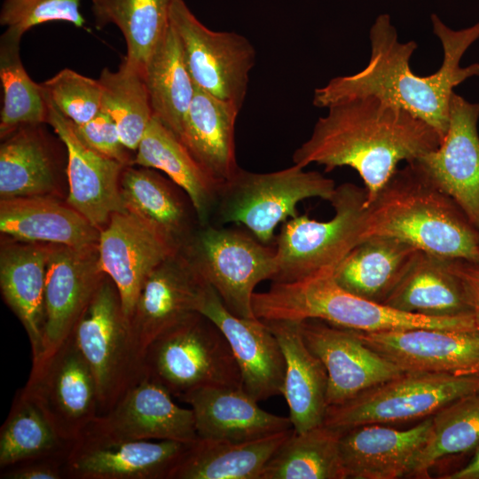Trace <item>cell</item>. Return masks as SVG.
Instances as JSON below:
<instances>
[{"label":"cell","mask_w":479,"mask_h":479,"mask_svg":"<svg viewBox=\"0 0 479 479\" xmlns=\"http://www.w3.org/2000/svg\"><path fill=\"white\" fill-rule=\"evenodd\" d=\"M180 252L229 311L240 318H255V288L276 275L275 247L262 243L247 230L206 224L197 228Z\"/></svg>","instance_id":"9c48e42d"},{"label":"cell","mask_w":479,"mask_h":479,"mask_svg":"<svg viewBox=\"0 0 479 479\" xmlns=\"http://www.w3.org/2000/svg\"><path fill=\"white\" fill-rule=\"evenodd\" d=\"M44 95L48 105L47 124L52 127L67 149L68 205L100 231L113 214L127 212L120 186L122 173L127 166L82 142L71 121Z\"/></svg>","instance_id":"2e32d148"},{"label":"cell","mask_w":479,"mask_h":479,"mask_svg":"<svg viewBox=\"0 0 479 479\" xmlns=\"http://www.w3.org/2000/svg\"><path fill=\"white\" fill-rule=\"evenodd\" d=\"M101 271L116 286L129 318L150 273L178 252L159 232L129 213H114L100 230L98 243Z\"/></svg>","instance_id":"d6986e66"},{"label":"cell","mask_w":479,"mask_h":479,"mask_svg":"<svg viewBox=\"0 0 479 479\" xmlns=\"http://www.w3.org/2000/svg\"><path fill=\"white\" fill-rule=\"evenodd\" d=\"M342 432L325 424L302 433L294 430L261 479H346L340 456Z\"/></svg>","instance_id":"74e56055"},{"label":"cell","mask_w":479,"mask_h":479,"mask_svg":"<svg viewBox=\"0 0 479 479\" xmlns=\"http://www.w3.org/2000/svg\"><path fill=\"white\" fill-rule=\"evenodd\" d=\"M71 445L39 403L20 389L0 430V469L30 459L67 455Z\"/></svg>","instance_id":"8d00e7d4"},{"label":"cell","mask_w":479,"mask_h":479,"mask_svg":"<svg viewBox=\"0 0 479 479\" xmlns=\"http://www.w3.org/2000/svg\"><path fill=\"white\" fill-rule=\"evenodd\" d=\"M120 186L127 212L159 232L178 251L200 225L190 199L153 169L125 167Z\"/></svg>","instance_id":"83f0119b"},{"label":"cell","mask_w":479,"mask_h":479,"mask_svg":"<svg viewBox=\"0 0 479 479\" xmlns=\"http://www.w3.org/2000/svg\"><path fill=\"white\" fill-rule=\"evenodd\" d=\"M276 336L285 362L282 388L289 408V419L296 433L324 422L326 404L327 372L320 359L308 348L300 321H265Z\"/></svg>","instance_id":"484cf974"},{"label":"cell","mask_w":479,"mask_h":479,"mask_svg":"<svg viewBox=\"0 0 479 479\" xmlns=\"http://www.w3.org/2000/svg\"><path fill=\"white\" fill-rule=\"evenodd\" d=\"M434 35L441 42L444 58L434 74L420 76L410 67L418 45L401 43L389 14L379 15L369 31L371 56L359 72L336 76L314 90L312 103L327 108L343 100L373 96L398 106L433 127L443 139L449 125L454 88L479 76V64L461 67L467 50L479 38V22L459 30L431 15Z\"/></svg>","instance_id":"6da1fadb"},{"label":"cell","mask_w":479,"mask_h":479,"mask_svg":"<svg viewBox=\"0 0 479 479\" xmlns=\"http://www.w3.org/2000/svg\"><path fill=\"white\" fill-rule=\"evenodd\" d=\"M432 416L406 429L366 424L344 430L340 456L345 478L397 479L409 476L430 433Z\"/></svg>","instance_id":"603a6c76"},{"label":"cell","mask_w":479,"mask_h":479,"mask_svg":"<svg viewBox=\"0 0 479 479\" xmlns=\"http://www.w3.org/2000/svg\"><path fill=\"white\" fill-rule=\"evenodd\" d=\"M356 333L366 345L404 372L479 376V328Z\"/></svg>","instance_id":"44dd1931"},{"label":"cell","mask_w":479,"mask_h":479,"mask_svg":"<svg viewBox=\"0 0 479 479\" xmlns=\"http://www.w3.org/2000/svg\"><path fill=\"white\" fill-rule=\"evenodd\" d=\"M333 273L334 270H326L296 281L272 282L267 291L255 292L252 308L255 318L263 321L315 318L364 333L479 328L473 314L427 317L360 297L338 285Z\"/></svg>","instance_id":"277c9868"},{"label":"cell","mask_w":479,"mask_h":479,"mask_svg":"<svg viewBox=\"0 0 479 479\" xmlns=\"http://www.w3.org/2000/svg\"><path fill=\"white\" fill-rule=\"evenodd\" d=\"M418 251L392 237L370 236L339 263L333 275L345 290L383 303Z\"/></svg>","instance_id":"d6a6232c"},{"label":"cell","mask_w":479,"mask_h":479,"mask_svg":"<svg viewBox=\"0 0 479 479\" xmlns=\"http://www.w3.org/2000/svg\"><path fill=\"white\" fill-rule=\"evenodd\" d=\"M71 122L77 136L88 146L125 166L133 165V151L123 145L115 122L106 113L100 110L83 124Z\"/></svg>","instance_id":"ee69618b"},{"label":"cell","mask_w":479,"mask_h":479,"mask_svg":"<svg viewBox=\"0 0 479 479\" xmlns=\"http://www.w3.org/2000/svg\"><path fill=\"white\" fill-rule=\"evenodd\" d=\"M135 153L133 165L164 172L186 193L200 224L213 223L223 182L196 160L175 133L153 117Z\"/></svg>","instance_id":"4316f807"},{"label":"cell","mask_w":479,"mask_h":479,"mask_svg":"<svg viewBox=\"0 0 479 479\" xmlns=\"http://www.w3.org/2000/svg\"><path fill=\"white\" fill-rule=\"evenodd\" d=\"M388 236L429 254L479 263V230L412 161L366 204L365 239Z\"/></svg>","instance_id":"3957f363"},{"label":"cell","mask_w":479,"mask_h":479,"mask_svg":"<svg viewBox=\"0 0 479 479\" xmlns=\"http://www.w3.org/2000/svg\"><path fill=\"white\" fill-rule=\"evenodd\" d=\"M300 329L306 345L327 372V407L342 404L404 372L366 345L354 330L315 318L300 321Z\"/></svg>","instance_id":"5bb4252c"},{"label":"cell","mask_w":479,"mask_h":479,"mask_svg":"<svg viewBox=\"0 0 479 479\" xmlns=\"http://www.w3.org/2000/svg\"><path fill=\"white\" fill-rule=\"evenodd\" d=\"M335 188L333 179L297 164L268 173L239 168L223 183L211 224L241 225L270 245L276 238V228L299 215L296 207L301 200L320 198L330 201Z\"/></svg>","instance_id":"8992f818"},{"label":"cell","mask_w":479,"mask_h":479,"mask_svg":"<svg viewBox=\"0 0 479 479\" xmlns=\"http://www.w3.org/2000/svg\"><path fill=\"white\" fill-rule=\"evenodd\" d=\"M382 304L433 318L473 314L452 258L420 250Z\"/></svg>","instance_id":"f1b7e54d"},{"label":"cell","mask_w":479,"mask_h":479,"mask_svg":"<svg viewBox=\"0 0 479 479\" xmlns=\"http://www.w3.org/2000/svg\"><path fill=\"white\" fill-rule=\"evenodd\" d=\"M479 103L453 93L439 146L412 162L452 197L479 230Z\"/></svg>","instance_id":"9a60e30c"},{"label":"cell","mask_w":479,"mask_h":479,"mask_svg":"<svg viewBox=\"0 0 479 479\" xmlns=\"http://www.w3.org/2000/svg\"><path fill=\"white\" fill-rule=\"evenodd\" d=\"M170 24L196 87L241 108L255 62V50L248 39L208 28L184 0H175Z\"/></svg>","instance_id":"8fae6325"},{"label":"cell","mask_w":479,"mask_h":479,"mask_svg":"<svg viewBox=\"0 0 479 479\" xmlns=\"http://www.w3.org/2000/svg\"><path fill=\"white\" fill-rule=\"evenodd\" d=\"M172 397L145 375L91 425L123 438L192 443L198 438L193 412L177 405Z\"/></svg>","instance_id":"7402d4cb"},{"label":"cell","mask_w":479,"mask_h":479,"mask_svg":"<svg viewBox=\"0 0 479 479\" xmlns=\"http://www.w3.org/2000/svg\"><path fill=\"white\" fill-rule=\"evenodd\" d=\"M23 389L72 444L99 416L96 382L73 332L56 349L32 363Z\"/></svg>","instance_id":"7c38bea8"},{"label":"cell","mask_w":479,"mask_h":479,"mask_svg":"<svg viewBox=\"0 0 479 479\" xmlns=\"http://www.w3.org/2000/svg\"><path fill=\"white\" fill-rule=\"evenodd\" d=\"M144 373L182 399L206 387L241 388V375L219 327L196 312L158 336L145 349Z\"/></svg>","instance_id":"5b68a950"},{"label":"cell","mask_w":479,"mask_h":479,"mask_svg":"<svg viewBox=\"0 0 479 479\" xmlns=\"http://www.w3.org/2000/svg\"><path fill=\"white\" fill-rule=\"evenodd\" d=\"M67 455L27 459L1 469V479H65Z\"/></svg>","instance_id":"f6af8a7d"},{"label":"cell","mask_w":479,"mask_h":479,"mask_svg":"<svg viewBox=\"0 0 479 479\" xmlns=\"http://www.w3.org/2000/svg\"><path fill=\"white\" fill-rule=\"evenodd\" d=\"M73 335L93 374L99 415L105 414L145 376L143 357L108 276L102 279Z\"/></svg>","instance_id":"ba28073f"},{"label":"cell","mask_w":479,"mask_h":479,"mask_svg":"<svg viewBox=\"0 0 479 479\" xmlns=\"http://www.w3.org/2000/svg\"><path fill=\"white\" fill-rule=\"evenodd\" d=\"M21 37L4 30L0 37L3 106L1 138L25 124L47 123L48 105L41 83L27 75L20 56Z\"/></svg>","instance_id":"60d3db41"},{"label":"cell","mask_w":479,"mask_h":479,"mask_svg":"<svg viewBox=\"0 0 479 479\" xmlns=\"http://www.w3.org/2000/svg\"><path fill=\"white\" fill-rule=\"evenodd\" d=\"M199 312L213 321L227 339L241 375V389L255 401L282 395L286 362L267 323L240 318L227 310L207 284Z\"/></svg>","instance_id":"e0dca14e"},{"label":"cell","mask_w":479,"mask_h":479,"mask_svg":"<svg viewBox=\"0 0 479 479\" xmlns=\"http://www.w3.org/2000/svg\"><path fill=\"white\" fill-rule=\"evenodd\" d=\"M206 286L180 251L150 273L129 318L142 357L158 336L199 312Z\"/></svg>","instance_id":"ffe728a7"},{"label":"cell","mask_w":479,"mask_h":479,"mask_svg":"<svg viewBox=\"0 0 479 479\" xmlns=\"http://www.w3.org/2000/svg\"><path fill=\"white\" fill-rule=\"evenodd\" d=\"M43 124L20 126L2 138L1 200L47 195L55 188L57 161Z\"/></svg>","instance_id":"836d02e7"},{"label":"cell","mask_w":479,"mask_h":479,"mask_svg":"<svg viewBox=\"0 0 479 479\" xmlns=\"http://www.w3.org/2000/svg\"><path fill=\"white\" fill-rule=\"evenodd\" d=\"M105 275L98 246L78 249L47 244L42 357L72 334Z\"/></svg>","instance_id":"ac0fdd59"},{"label":"cell","mask_w":479,"mask_h":479,"mask_svg":"<svg viewBox=\"0 0 479 479\" xmlns=\"http://www.w3.org/2000/svg\"><path fill=\"white\" fill-rule=\"evenodd\" d=\"M175 0H92L95 26L115 25L122 32L127 54L124 60L144 71L153 50L170 27Z\"/></svg>","instance_id":"d590c367"},{"label":"cell","mask_w":479,"mask_h":479,"mask_svg":"<svg viewBox=\"0 0 479 479\" xmlns=\"http://www.w3.org/2000/svg\"><path fill=\"white\" fill-rule=\"evenodd\" d=\"M101 111L115 122L123 145L136 152L153 114L144 71L122 59L117 71L102 69Z\"/></svg>","instance_id":"ab89813d"},{"label":"cell","mask_w":479,"mask_h":479,"mask_svg":"<svg viewBox=\"0 0 479 479\" xmlns=\"http://www.w3.org/2000/svg\"><path fill=\"white\" fill-rule=\"evenodd\" d=\"M293 431L240 443L198 437L169 479H261L265 466Z\"/></svg>","instance_id":"1f68e13d"},{"label":"cell","mask_w":479,"mask_h":479,"mask_svg":"<svg viewBox=\"0 0 479 479\" xmlns=\"http://www.w3.org/2000/svg\"><path fill=\"white\" fill-rule=\"evenodd\" d=\"M311 135L293 153L294 164L315 163L332 171L349 167L362 178L366 204L404 161L436 149L437 131L409 112L373 96L341 101L327 107Z\"/></svg>","instance_id":"7a4b0ae2"},{"label":"cell","mask_w":479,"mask_h":479,"mask_svg":"<svg viewBox=\"0 0 479 479\" xmlns=\"http://www.w3.org/2000/svg\"><path fill=\"white\" fill-rule=\"evenodd\" d=\"M46 261L47 244L22 241L1 249V292L27 334L32 363L38 361L44 351Z\"/></svg>","instance_id":"f546056e"},{"label":"cell","mask_w":479,"mask_h":479,"mask_svg":"<svg viewBox=\"0 0 479 479\" xmlns=\"http://www.w3.org/2000/svg\"><path fill=\"white\" fill-rule=\"evenodd\" d=\"M192 443L119 437L90 425L67 455L71 479H169Z\"/></svg>","instance_id":"4fadbf2b"},{"label":"cell","mask_w":479,"mask_h":479,"mask_svg":"<svg viewBox=\"0 0 479 479\" xmlns=\"http://www.w3.org/2000/svg\"><path fill=\"white\" fill-rule=\"evenodd\" d=\"M0 231L20 241L67 246H98L100 231L70 205L46 195L0 201Z\"/></svg>","instance_id":"d4e9b609"},{"label":"cell","mask_w":479,"mask_h":479,"mask_svg":"<svg viewBox=\"0 0 479 479\" xmlns=\"http://www.w3.org/2000/svg\"><path fill=\"white\" fill-rule=\"evenodd\" d=\"M478 390L477 375L406 371L342 404L328 406L323 424L344 431L366 424L426 419Z\"/></svg>","instance_id":"30bf717a"},{"label":"cell","mask_w":479,"mask_h":479,"mask_svg":"<svg viewBox=\"0 0 479 479\" xmlns=\"http://www.w3.org/2000/svg\"><path fill=\"white\" fill-rule=\"evenodd\" d=\"M41 84L48 98L75 124L90 121L101 109L98 80L64 68Z\"/></svg>","instance_id":"b9f144b4"},{"label":"cell","mask_w":479,"mask_h":479,"mask_svg":"<svg viewBox=\"0 0 479 479\" xmlns=\"http://www.w3.org/2000/svg\"><path fill=\"white\" fill-rule=\"evenodd\" d=\"M479 446V390L463 396L432 415L429 436L409 476L428 478L439 460L474 452Z\"/></svg>","instance_id":"f35d334b"},{"label":"cell","mask_w":479,"mask_h":479,"mask_svg":"<svg viewBox=\"0 0 479 479\" xmlns=\"http://www.w3.org/2000/svg\"><path fill=\"white\" fill-rule=\"evenodd\" d=\"M153 117L177 137L196 92L171 24L144 68Z\"/></svg>","instance_id":"e575fe53"},{"label":"cell","mask_w":479,"mask_h":479,"mask_svg":"<svg viewBox=\"0 0 479 479\" xmlns=\"http://www.w3.org/2000/svg\"><path fill=\"white\" fill-rule=\"evenodd\" d=\"M452 268L463 284L471 311L479 326V263L452 259Z\"/></svg>","instance_id":"bcb514c9"},{"label":"cell","mask_w":479,"mask_h":479,"mask_svg":"<svg viewBox=\"0 0 479 479\" xmlns=\"http://www.w3.org/2000/svg\"><path fill=\"white\" fill-rule=\"evenodd\" d=\"M367 194L364 188L344 183L329 201L334 209L328 221L298 215L282 224L275 238L277 272L272 282L300 280L334 270L365 237Z\"/></svg>","instance_id":"52a82bcc"},{"label":"cell","mask_w":479,"mask_h":479,"mask_svg":"<svg viewBox=\"0 0 479 479\" xmlns=\"http://www.w3.org/2000/svg\"><path fill=\"white\" fill-rule=\"evenodd\" d=\"M181 400L191 405L200 438L240 443L293 428L289 417L263 410L241 388H200Z\"/></svg>","instance_id":"cb8c5ba5"},{"label":"cell","mask_w":479,"mask_h":479,"mask_svg":"<svg viewBox=\"0 0 479 479\" xmlns=\"http://www.w3.org/2000/svg\"><path fill=\"white\" fill-rule=\"evenodd\" d=\"M82 0H4L0 24L19 37L30 28L49 21H65L83 27Z\"/></svg>","instance_id":"7bdbcfd3"},{"label":"cell","mask_w":479,"mask_h":479,"mask_svg":"<svg viewBox=\"0 0 479 479\" xmlns=\"http://www.w3.org/2000/svg\"><path fill=\"white\" fill-rule=\"evenodd\" d=\"M441 478L479 479V446L474 451L473 455L463 467Z\"/></svg>","instance_id":"7dc6e473"},{"label":"cell","mask_w":479,"mask_h":479,"mask_svg":"<svg viewBox=\"0 0 479 479\" xmlns=\"http://www.w3.org/2000/svg\"><path fill=\"white\" fill-rule=\"evenodd\" d=\"M240 108L197 88L178 137L196 160L218 181L240 168L234 130Z\"/></svg>","instance_id":"4dcf8cb0"}]
</instances>
